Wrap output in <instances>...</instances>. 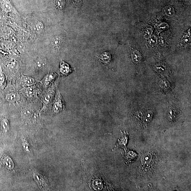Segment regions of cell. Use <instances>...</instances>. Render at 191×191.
Masks as SVG:
<instances>
[{"label":"cell","mask_w":191,"mask_h":191,"mask_svg":"<svg viewBox=\"0 0 191 191\" xmlns=\"http://www.w3.org/2000/svg\"><path fill=\"white\" fill-rule=\"evenodd\" d=\"M58 75L56 73H49L46 75L43 79L42 80V83L45 86H48L53 83L55 81Z\"/></svg>","instance_id":"2"},{"label":"cell","mask_w":191,"mask_h":191,"mask_svg":"<svg viewBox=\"0 0 191 191\" xmlns=\"http://www.w3.org/2000/svg\"><path fill=\"white\" fill-rule=\"evenodd\" d=\"M60 71L63 76H67L71 72L72 70L68 64L63 61L60 64Z\"/></svg>","instance_id":"5"},{"label":"cell","mask_w":191,"mask_h":191,"mask_svg":"<svg viewBox=\"0 0 191 191\" xmlns=\"http://www.w3.org/2000/svg\"><path fill=\"white\" fill-rule=\"evenodd\" d=\"M54 94V90L53 89L51 91H49L48 93L45 94L43 98L44 103L46 105H48L51 101Z\"/></svg>","instance_id":"11"},{"label":"cell","mask_w":191,"mask_h":191,"mask_svg":"<svg viewBox=\"0 0 191 191\" xmlns=\"http://www.w3.org/2000/svg\"><path fill=\"white\" fill-rule=\"evenodd\" d=\"M164 12L166 15L169 17H172L175 14L174 8L171 6H166L164 9Z\"/></svg>","instance_id":"14"},{"label":"cell","mask_w":191,"mask_h":191,"mask_svg":"<svg viewBox=\"0 0 191 191\" xmlns=\"http://www.w3.org/2000/svg\"><path fill=\"white\" fill-rule=\"evenodd\" d=\"M35 91L32 86L27 87L24 90V94L27 97L31 98L35 95Z\"/></svg>","instance_id":"12"},{"label":"cell","mask_w":191,"mask_h":191,"mask_svg":"<svg viewBox=\"0 0 191 191\" xmlns=\"http://www.w3.org/2000/svg\"><path fill=\"white\" fill-rule=\"evenodd\" d=\"M6 99L8 102L14 103L20 100V97L17 93L11 92L6 94Z\"/></svg>","instance_id":"6"},{"label":"cell","mask_w":191,"mask_h":191,"mask_svg":"<svg viewBox=\"0 0 191 191\" xmlns=\"http://www.w3.org/2000/svg\"><path fill=\"white\" fill-rule=\"evenodd\" d=\"M47 63L44 59L38 58L36 60L35 63V68L38 69H44L46 66Z\"/></svg>","instance_id":"8"},{"label":"cell","mask_w":191,"mask_h":191,"mask_svg":"<svg viewBox=\"0 0 191 191\" xmlns=\"http://www.w3.org/2000/svg\"><path fill=\"white\" fill-rule=\"evenodd\" d=\"M152 33V29L151 28H147L145 29L144 32V35L145 38H149L151 36Z\"/></svg>","instance_id":"20"},{"label":"cell","mask_w":191,"mask_h":191,"mask_svg":"<svg viewBox=\"0 0 191 191\" xmlns=\"http://www.w3.org/2000/svg\"><path fill=\"white\" fill-rule=\"evenodd\" d=\"M3 163L8 169H12L14 168V163L12 159L9 156H6L3 159Z\"/></svg>","instance_id":"10"},{"label":"cell","mask_w":191,"mask_h":191,"mask_svg":"<svg viewBox=\"0 0 191 191\" xmlns=\"http://www.w3.org/2000/svg\"><path fill=\"white\" fill-rule=\"evenodd\" d=\"M185 38V39H184V42H186V43H187H187L188 42L189 39H188V38H187V37Z\"/></svg>","instance_id":"25"},{"label":"cell","mask_w":191,"mask_h":191,"mask_svg":"<svg viewBox=\"0 0 191 191\" xmlns=\"http://www.w3.org/2000/svg\"><path fill=\"white\" fill-rule=\"evenodd\" d=\"M94 188L96 189H101L102 187V183L100 181L95 180L93 183Z\"/></svg>","instance_id":"19"},{"label":"cell","mask_w":191,"mask_h":191,"mask_svg":"<svg viewBox=\"0 0 191 191\" xmlns=\"http://www.w3.org/2000/svg\"><path fill=\"white\" fill-rule=\"evenodd\" d=\"M23 115L25 117H31L32 115V113L30 110L28 109H24L22 112Z\"/></svg>","instance_id":"22"},{"label":"cell","mask_w":191,"mask_h":191,"mask_svg":"<svg viewBox=\"0 0 191 191\" xmlns=\"http://www.w3.org/2000/svg\"><path fill=\"white\" fill-rule=\"evenodd\" d=\"M21 83L25 87L32 86L35 83L33 78L22 75L21 76Z\"/></svg>","instance_id":"4"},{"label":"cell","mask_w":191,"mask_h":191,"mask_svg":"<svg viewBox=\"0 0 191 191\" xmlns=\"http://www.w3.org/2000/svg\"><path fill=\"white\" fill-rule=\"evenodd\" d=\"M6 76L2 68L0 67V88L4 89L6 86Z\"/></svg>","instance_id":"13"},{"label":"cell","mask_w":191,"mask_h":191,"mask_svg":"<svg viewBox=\"0 0 191 191\" xmlns=\"http://www.w3.org/2000/svg\"><path fill=\"white\" fill-rule=\"evenodd\" d=\"M110 55L108 53H105L101 55L100 60L104 63H107L110 61Z\"/></svg>","instance_id":"16"},{"label":"cell","mask_w":191,"mask_h":191,"mask_svg":"<svg viewBox=\"0 0 191 191\" xmlns=\"http://www.w3.org/2000/svg\"><path fill=\"white\" fill-rule=\"evenodd\" d=\"M1 8L6 13L10 12L14 10V8L10 0H0Z\"/></svg>","instance_id":"3"},{"label":"cell","mask_w":191,"mask_h":191,"mask_svg":"<svg viewBox=\"0 0 191 191\" xmlns=\"http://www.w3.org/2000/svg\"><path fill=\"white\" fill-rule=\"evenodd\" d=\"M157 42V39L156 37L154 35L151 36L149 38L148 41L149 44L151 46L154 47L156 45Z\"/></svg>","instance_id":"18"},{"label":"cell","mask_w":191,"mask_h":191,"mask_svg":"<svg viewBox=\"0 0 191 191\" xmlns=\"http://www.w3.org/2000/svg\"><path fill=\"white\" fill-rule=\"evenodd\" d=\"M65 0H56V4L57 7L59 10H62L64 8L65 6Z\"/></svg>","instance_id":"17"},{"label":"cell","mask_w":191,"mask_h":191,"mask_svg":"<svg viewBox=\"0 0 191 191\" xmlns=\"http://www.w3.org/2000/svg\"><path fill=\"white\" fill-rule=\"evenodd\" d=\"M1 129L4 132L7 131L9 130L10 123L7 119L4 118L1 121Z\"/></svg>","instance_id":"15"},{"label":"cell","mask_w":191,"mask_h":191,"mask_svg":"<svg viewBox=\"0 0 191 191\" xmlns=\"http://www.w3.org/2000/svg\"><path fill=\"white\" fill-rule=\"evenodd\" d=\"M169 28V26L167 24L162 23L160 24L158 26V29L159 31H163L166 30Z\"/></svg>","instance_id":"21"},{"label":"cell","mask_w":191,"mask_h":191,"mask_svg":"<svg viewBox=\"0 0 191 191\" xmlns=\"http://www.w3.org/2000/svg\"><path fill=\"white\" fill-rule=\"evenodd\" d=\"M36 28L38 32L42 31L44 29V26L42 23L39 22L36 25Z\"/></svg>","instance_id":"23"},{"label":"cell","mask_w":191,"mask_h":191,"mask_svg":"<svg viewBox=\"0 0 191 191\" xmlns=\"http://www.w3.org/2000/svg\"><path fill=\"white\" fill-rule=\"evenodd\" d=\"M159 43L161 45H164L165 44L164 39L162 37L160 38L159 40Z\"/></svg>","instance_id":"24"},{"label":"cell","mask_w":191,"mask_h":191,"mask_svg":"<svg viewBox=\"0 0 191 191\" xmlns=\"http://www.w3.org/2000/svg\"><path fill=\"white\" fill-rule=\"evenodd\" d=\"M121 135H120L119 137L118 142L117 143L116 146L115 147H123L125 146L127 142V136L126 134L125 133H122L121 134Z\"/></svg>","instance_id":"7"},{"label":"cell","mask_w":191,"mask_h":191,"mask_svg":"<svg viewBox=\"0 0 191 191\" xmlns=\"http://www.w3.org/2000/svg\"><path fill=\"white\" fill-rule=\"evenodd\" d=\"M63 42V39L60 36L53 37L51 40V45L55 48H58L61 46Z\"/></svg>","instance_id":"9"},{"label":"cell","mask_w":191,"mask_h":191,"mask_svg":"<svg viewBox=\"0 0 191 191\" xmlns=\"http://www.w3.org/2000/svg\"><path fill=\"white\" fill-rule=\"evenodd\" d=\"M64 107V103L60 91L57 90L53 103V112L58 113L63 110Z\"/></svg>","instance_id":"1"}]
</instances>
